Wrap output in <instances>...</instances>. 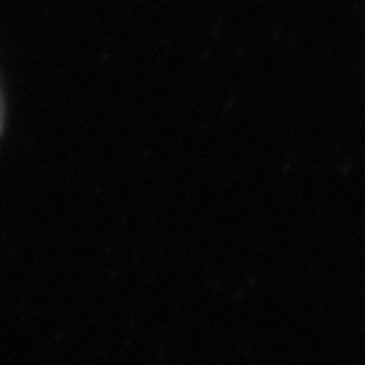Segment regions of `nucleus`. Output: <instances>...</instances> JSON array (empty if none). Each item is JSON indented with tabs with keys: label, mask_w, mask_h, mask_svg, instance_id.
<instances>
[{
	"label": "nucleus",
	"mask_w": 365,
	"mask_h": 365,
	"mask_svg": "<svg viewBox=\"0 0 365 365\" xmlns=\"http://www.w3.org/2000/svg\"><path fill=\"white\" fill-rule=\"evenodd\" d=\"M0 130H3V97H0Z\"/></svg>",
	"instance_id": "f257e3e1"
}]
</instances>
